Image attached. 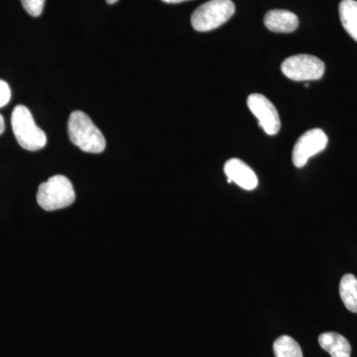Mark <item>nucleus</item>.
I'll list each match as a JSON object with an SVG mask.
<instances>
[{
	"instance_id": "1",
	"label": "nucleus",
	"mask_w": 357,
	"mask_h": 357,
	"mask_svg": "<svg viewBox=\"0 0 357 357\" xmlns=\"http://www.w3.org/2000/svg\"><path fill=\"white\" fill-rule=\"evenodd\" d=\"M68 134L70 142L86 153L100 154L105 151L107 142L105 136L89 115L76 110L70 115Z\"/></svg>"
},
{
	"instance_id": "2",
	"label": "nucleus",
	"mask_w": 357,
	"mask_h": 357,
	"mask_svg": "<svg viewBox=\"0 0 357 357\" xmlns=\"http://www.w3.org/2000/svg\"><path fill=\"white\" fill-rule=\"evenodd\" d=\"M11 126L18 144L28 151H38L47 144L46 133L35 123L31 112L17 105L11 114Z\"/></svg>"
},
{
	"instance_id": "3",
	"label": "nucleus",
	"mask_w": 357,
	"mask_h": 357,
	"mask_svg": "<svg viewBox=\"0 0 357 357\" xmlns=\"http://www.w3.org/2000/svg\"><path fill=\"white\" fill-rule=\"evenodd\" d=\"M76 192L72 183L63 175L53 176L39 185L37 203L44 211H54L74 204Z\"/></svg>"
},
{
	"instance_id": "4",
	"label": "nucleus",
	"mask_w": 357,
	"mask_h": 357,
	"mask_svg": "<svg viewBox=\"0 0 357 357\" xmlns=\"http://www.w3.org/2000/svg\"><path fill=\"white\" fill-rule=\"evenodd\" d=\"M234 13L236 6L231 0H211L194 11L191 17L192 25L196 31H211L225 24Z\"/></svg>"
},
{
	"instance_id": "5",
	"label": "nucleus",
	"mask_w": 357,
	"mask_h": 357,
	"mask_svg": "<svg viewBox=\"0 0 357 357\" xmlns=\"http://www.w3.org/2000/svg\"><path fill=\"white\" fill-rule=\"evenodd\" d=\"M284 76L295 82L317 81L325 74L326 65L314 56L300 54L289 57L282 63Z\"/></svg>"
},
{
	"instance_id": "6",
	"label": "nucleus",
	"mask_w": 357,
	"mask_h": 357,
	"mask_svg": "<svg viewBox=\"0 0 357 357\" xmlns=\"http://www.w3.org/2000/svg\"><path fill=\"white\" fill-rule=\"evenodd\" d=\"M328 141V136L321 129H312L303 134L293 148L294 165L297 168L306 165L310 158L326 149Z\"/></svg>"
},
{
	"instance_id": "7",
	"label": "nucleus",
	"mask_w": 357,
	"mask_h": 357,
	"mask_svg": "<svg viewBox=\"0 0 357 357\" xmlns=\"http://www.w3.org/2000/svg\"><path fill=\"white\" fill-rule=\"evenodd\" d=\"M248 105L268 135H275L280 131L281 121L278 110L266 96L252 93L248 96Z\"/></svg>"
},
{
	"instance_id": "8",
	"label": "nucleus",
	"mask_w": 357,
	"mask_h": 357,
	"mask_svg": "<svg viewBox=\"0 0 357 357\" xmlns=\"http://www.w3.org/2000/svg\"><path fill=\"white\" fill-rule=\"evenodd\" d=\"M225 173L227 178L244 190L251 191L257 187L258 178L255 171L241 160H229L225 165Z\"/></svg>"
},
{
	"instance_id": "9",
	"label": "nucleus",
	"mask_w": 357,
	"mask_h": 357,
	"mask_svg": "<svg viewBox=\"0 0 357 357\" xmlns=\"http://www.w3.org/2000/svg\"><path fill=\"white\" fill-rule=\"evenodd\" d=\"M264 24L272 32L291 33L297 29L299 20L291 11L275 9L268 11L264 17Z\"/></svg>"
},
{
	"instance_id": "10",
	"label": "nucleus",
	"mask_w": 357,
	"mask_h": 357,
	"mask_svg": "<svg viewBox=\"0 0 357 357\" xmlns=\"http://www.w3.org/2000/svg\"><path fill=\"white\" fill-rule=\"evenodd\" d=\"M321 349L332 357H351V345L349 340L337 333H324L319 337Z\"/></svg>"
},
{
	"instance_id": "11",
	"label": "nucleus",
	"mask_w": 357,
	"mask_h": 357,
	"mask_svg": "<svg viewBox=\"0 0 357 357\" xmlns=\"http://www.w3.org/2000/svg\"><path fill=\"white\" fill-rule=\"evenodd\" d=\"M340 17L345 31L357 42V1L342 0L340 4Z\"/></svg>"
},
{
	"instance_id": "12",
	"label": "nucleus",
	"mask_w": 357,
	"mask_h": 357,
	"mask_svg": "<svg viewBox=\"0 0 357 357\" xmlns=\"http://www.w3.org/2000/svg\"><path fill=\"white\" fill-rule=\"evenodd\" d=\"M340 295L349 311L357 312V278L354 275L345 274L340 280Z\"/></svg>"
},
{
	"instance_id": "13",
	"label": "nucleus",
	"mask_w": 357,
	"mask_h": 357,
	"mask_svg": "<svg viewBox=\"0 0 357 357\" xmlns=\"http://www.w3.org/2000/svg\"><path fill=\"white\" fill-rule=\"evenodd\" d=\"M275 357H304L299 344L289 335H282L274 342Z\"/></svg>"
},
{
	"instance_id": "14",
	"label": "nucleus",
	"mask_w": 357,
	"mask_h": 357,
	"mask_svg": "<svg viewBox=\"0 0 357 357\" xmlns=\"http://www.w3.org/2000/svg\"><path fill=\"white\" fill-rule=\"evenodd\" d=\"M46 0H21L23 7L26 13L33 17H38L43 13Z\"/></svg>"
},
{
	"instance_id": "15",
	"label": "nucleus",
	"mask_w": 357,
	"mask_h": 357,
	"mask_svg": "<svg viewBox=\"0 0 357 357\" xmlns=\"http://www.w3.org/2000/svg\"><path fill=\"white\" fill-rule=\"evenodd\" d=\"M11 98V89L8 84L3 79H0V109L6 107Z\"/></svg>"
},
{
	"instance_id": "16",
	"label": "nucleus",
	"mask_w": 357,
	"mask_h": 357,
	"mask_svg": "<svg viewBox=\"0 0 357 357\" xmlns=\"http://www.w3.org/2000/svg\"><path fill=\"white\" fill-rule=\"evenodd\" d=\"M4 129H6V122H4L3 116L0 114V135L3 133Z\"/></svg>"
},
{
	"instance_id": "17",
	"label": "nucleus",
	"mask_w": 357,
	"mask_h": 357,
	"mask_svg": "<svg viewBox=\"0 0 357 357\" xmlns=\"http://www.w3.org/2000/svg\"><path fill=\"white\" fill-rule=\"evenodd\" d=\"M163 2H166V3H180V2L188 1V0H162Z\"/></svg>"
},
{
	"instance_id": "18",
	"label": "nucleus",
	"mask_w": 357,
	"mask_h": 357,
	"mask_svg": "<svg viewBox=\"0 0 357 357\" xmlns=\"http://www.w3.org/2000/svg\"><path fill=\"white\" fill-rule=\"evenodd\" d=\"M117 1H119V0H107V3L109 4H114L116 3Z\"/></svg>"
}]
</instances>
